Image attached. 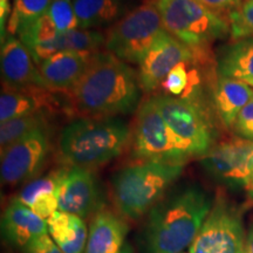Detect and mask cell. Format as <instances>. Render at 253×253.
Masks as SVG:
<instances>
[{
  "label": "cell",
  "mask_w": 253,
  "mask_h": 253,
  "mask_svg": "<svg viewBox=\"0 0 253 253\" xmlns=\"http://www.w3.org/2000/svg\"><path fill=\"white\" fill-rule=\"evenodd\" d=\"M141 90L137 73L128 63L100 50L67 94L68 110L78 118H118L138 108Z\"/></svg>",
  "instance_id": "6da1fadb"
},
{
  "label": "cell",
  "mask_w": 253,
  "mask_h": 253,
  "mask_svg": "<svg viewBox=\"0 0 253 253\" xmlns=\"http://www.w3.org/2000/svg\"><path fill=\"white\" fill-rule=\"evenodd\" d=\"M212 207L210 196L197 185L170 192L150 210L142 231L144 253H182L192 244Z\"/></svg>",
  "instance_id": "7a4b0ae2"
},
{
  "label": "cell",
  "mask_w": 253,
  "mask_h": 253,
  "mask_svg": "<svg viewBox=\"0 0 253 253\" xmlns=\"http://www.w3.org/2000/svg\"><path fill=\"white\" fill-rule=\"evenodd\" d=\"M130 137L128 123L119 118H79L62 129L59 157L71 168L91 169L118 157Z\"/></svg>",
  "instance_id": "3957f363"
},
{
  "label": "cell",
  "mask_w": 253,
  "mask_h": 253,
  "mask_svg": "<svg viewBox=\"0 0 253 253\" xmlns=\"http://www.w3.org/2000/svg\"><path fill=\"white\" fill-rule=\"evenodd\" d=\"M184 164L141 161L120 170L112 179V199L122 217L136 220L149 213L173 182Z\"/></svg>",
  "instance_id": "277c9868"
},
{
  "label": "cell",
  "mask_w": 253,
  "mask_h": 253,
  "mask_svg": "<svg viewBox=\"0 0 253 253\" xmlns=\"http://www.w3.org/2000/svg\"><path fill=\"white\" fill-rule=\"evenodd\" d=\"M168 33L192 50L196 63H211L210 46L231 36L229 18L198 0H156Z\"/></svg>",
  "instance_id": "5b68a950"
},
{
  "label": "cell",
  "mask_w": 253,
  "mask_h": 253,
  "mask_svg": "<svg viewBox=\"0 0 253 253\" xmlns=\"http://www.w3.org/2000/svg\"><path fill=\"white\" fill-rule=\"evenodd\" d=\"M164 32L167 31L156 1H147L108 28L104 47L122 61L140 65L145 53Z\"/></svg>",
  "instance_id": "8992f818"
},
{
  "label": "cell",
  "mask_w": 253,
  "mask_h": 253,
  "mask_svg": "<svg viewBox=\"0 0 253 253\" xmlns=\"http://www.w3.org/2000/svg\"><path fill=\"white\" fill-rule=\"evenodd\" d=\"M151 100L190 156H204L213 147L214 128L201 99L160 94Z\"/></svg>",
  "instance_id": "52a82bcc"
},
{
  "label": "cell",
  "mask_w": 253,
  "mask_h": 253,
  "mask_svg": "<svg viewBox=\"0 0 253 253\" xmlns=\"http://www.w3.org/2000/svg\"><path fill=\"white\" fill-rule=\"evenodd\" d=\"M131 138L132 156L136 160L184 164L191 157L181 138L164 121L151 97L138 107Z\"/></svg>",
  "instance_id": "ba28073f"
},
{
  "label": "cell",
  "mask_w": 253,
  "mask_h": 253,
  "mask_svg": "<svg viewBox=\"0 0 253 253\" xmlns=\"http://www.w3.org/2000/svg\"><path fill=\"white\" fill-rule=\"evenodd\" d=\"M242 214L224 196L218 195L190 253H245Z\"/></svg>",
  "instance_id": "9c48e42d"
},
{
  "label": "cell",
  "mask_w": 253,
  "mask_h": 253,
  "mask_svg": "<svg viewBox=\"0 0 253 253\" xmlns=\"http://www.w3.org/2000/svg\"><path fill=\"white\" fill-rule=\"evenodd\" d=\"M50 150L48 126L38 129L1 150V183L18 185L34 179Z\"/></svg>",
  "instance_id": "30bf717a"
},
{
  "label": "cell",
  "mask_w": 253,
  "mask_h": 253,
  "mask_svg": "<svg viewBox=\"0 0 253 253\" xmlns=\"http://www.w3.org/2000/svg\"><path fill=\"white\" fill-rule=\"evenodd\" d=\"M179 63L195 65L194 53L175 37L164 32L138 65L137 77L141 89L145 93L156 90Z\"/></svg>",
  "instance_id": "8fae6325"
},
{
  "label": "cell",
  "mask_w": 253,
  "mask_h": 253,
  "mask_svg": "<svg viewBox=\"0 0 253 253\" xmlns=\"http://www.w3.org/2000/svg\"><path fill=\"white\" fill-rule=\"evenodd\" d=\"M253 154V141L231 137L213 145L204 156V169L218 181L248 188L251 179L250 158Z\"/></svg>",
  "instance_id": "7c38bea8"
},
{
  "label": "cell",
  "mask_w": 253,
  "mask_h": 253,
  "mask_svg": "<svg viewBox=\"0 0 253 253\" xmlns=\"http://www.w3.org/2000/svg\"><path fill=\"white\" fill-rule=\"evenodd\" d=\"M59 211L75 214L82 219L95 212L99 205V185L90 169L72 167L63 169L58 191Z\"/></svg>",
  "instance_id": "4fadbf2b"
},
{
  "label": "cell",
  "mask_w": 253,
  "mask_h": 253,
  "mask_svg": "<svg viewBox=\"0 0 253 253\" xmlns=\"http://www.w3.org/2000/svg\"><path fill=\"white\" fill-rule=\"evenodd\" d=\"M2 84L12 89L47 88L39 68L23 42L11 34L1 38Z\"/></svg>",
  "instance_id": "5bb4252c"
},
{
  "label": "cell",
  "mask_w": 253,
  "mask_h": 253,
  "mask_svg": "<svg viewBox=\"0 0 253 253\" xmlns=\"http://www.w3.org/2000/svg\"><path fill=\"white\" fill-rule=\"evenodd\" d=\"M91 55L71 52L56 53L40 63L38 68L48 89L69 94L86 73Z\"/></svg>",
  "instance_id": "9a60e30c"
},
{
  "label": "cell",
  "mask_w": 253,
  "mask_h": 253,
  "mask_svg": "<svg viewBox=\"0 0 253 253\" xmlns=\"http://www.w3.org/2000/svg\"><path fill=\"white\" fill-rule=\"evenodd\" d=\"M1 231L8 243L26 249L32 242L48 233V224L18 198H14L2 214Z\"/></svg>",
  "instance_id": "2e32d148"
},
{
  "label": "cell",
  "mask_w": 253,
  "mask_h": 253,
  "mask_svg": "<svg viewBox=\"0 0 253 253\" xmlns=\"http://www.w3.org/2000/svg\"><path fill=\"white\" fill-rule=\"evenodd\" d=\"M58 108V101L48 88H33L19 90L2 86L0 96V121L4 123L9 120L33 114L53 113Z\"/></svg>",
  "instance_id": "e0dca14e"
},
{
  "label": "cell",
  "mask_w": 253,
  "mask_h": 253,
  "mask_svg": "<svg viewBox=\"0 0 253 253\" xmlns=\"http://www.w3.org/2000/svg\"><path fill=\"white\" fill-rule=\"evenodd\" d=\"M106 36L97 30H75L59 33L58 37L48 42L40 43L30 49V53L37 66L52 58L56 53H84L94 54L100 52L101 47L104 46Z\"/></svg>",
  "instance_id": "ac0fdd59"
},
{
  "label": "cell",
  "mask_w": 253,
  "mask_h": 253,
  "mask_svg": "<svg viewBox=\"0 0 253 253\" xmlns=\"http://www.w3.org/2000/svg\"><path fill=\"white\" fill-rule=\"evenodd\" d=\"M128 226L109 210H100L90 223L84 253H121Z\"/></svg>",
  "instance_id": "d6986e66"
},
{
  "label": "cell",
  "mask_w": 253,
  "mask_h": 253,
  "mask_svg": "<svg viewBox=\"0 0 253 253\" xmlns=\"http://www.w3.org/2000/svg\"><path fill=\"white\" fill-rule=\"evenodd\" d=\"M253 97V87L235 79L218 77L212 87V103L218 118L232 129L237 116Z\"/></svg>",
  "instance_id": "ffe728a7"
},
{
  "label": "cell",
  "mask_w": 253,
  "mask_h": 253,
  "mask_svg": "<svg viewBox=\"0 0 253 253\" xmlns=\"http://www.w3.org/2000/svg\"><path fill=\"white\" fill-rule=\"evenodd\" d=\"M62 171L63 169L56 170L46 176L32 179L21 189L17 198L34 213L47 220L59 210L56 191Z\"/></svg>",
  "instance_id": "44dd1931"
},
{
  "label": "cell",
  "mask_w": 253,
  "mask_h": 253,
  "mask_svg": "<svg viewBox=\"0 0 253 253\" xmlns=\"http://www.w3.org/2000/svg\"><path fill=\"white\" fill-rule=\"evenodd\" d=\"M218 77L235 79L253 87V37L233 40L217 56Z\"/></svg>",
  "instance_id": "7402d4cb"
},
{
  "label": "cell",
  "mask_w": 253,
  "mask_h": 253,
  "mask_svg": "<svg viewBox=\"0 0 253 253\" xmlns=\"http://www.w3.org/2000/svg\"><path fill=\"white\" fill-rule=\"evenodd\" d=\"M73 6L82 30L112 27L129 12L126 0H74Z\"/></svg>",
  "instance_id": "603a6c76"
},
{
  "label": "cell",
  "mask_w": 253,
  "mask_h": 253,
  "mask_svg": "<svg viewBox=\"0 0 253 253\" xmlns=\"http://www.w3.org/2000/svg\"><path fill=\"white\" fill-rule=\"evenodd\" d=\"M48 232L65 253H84L88 232L84 220L75 214L56 211L47 219Z\"/></svg>",
  "instance_id": "cb8c5ba5"
},
{
  "label": "cell",
  "mask_w": 253,
  "mask_h": 253,
  "mask_svg": "<svg viewBox=\"0 0 253 253\" xmlns=\"http://www.w3.org/2000/svg\"><path fill=\"white\" fill-rule=\"evenodd\" d=\"M52 0H13V9L7 21V34L18 36L20 31L45 14Z\"/></svg>",
  "instance_id": "d4e9b609"
},
{
  "label": "cell",
  "mask_w": 253,
  "mask_h": 253,
  "mask_svg": "<svg viewBox=\"0 0 253 253\" xmlns=\"http://www.w3.org/2000/svg\"><path fill=\"white\" fill-rule=\"evenodd\" d=\"M47 126L45 113L33 114V115L21 116V118L9 120L0 126V145L1 150L8 148L15 142Z\"/></svg>",
  "instance_id": "484cf974"
},
{
  "label": "cell",
  "mask_w": 253,
  "mask_h": 253,
  "mask_svg": "<svg viewBox=\"0 0 253 253\" xmlns=\"http://www.w3.org/2000/svg\"><path fill=\"white\" fill-rule=\"evenodd\" d=\"M59 33L60 32L56 28L55 24L53 23L52 18L46 12L39 19H37L33 24L19 32L18 38L24 43L25 47L30 50L34 46L53 40L58 37Z\"/></svg>",
  "instance_id": "4316f807"
},
{
  "label": "cell",
  "mask_w": 253,
  "mask_h": 253,
  "mask_svg": "<svg viewBox=\"0 0 253 253\" xmlns=\"http://www.w3.org/2000/svg\"><path fill=\"white\" fill-rule=\"evenodd\" d=\"M227 18L233 40L253 37V0H243L242 5L231 12Z\"/></svg>",
  "instance_id": "83f0119b"
},
{
  "label": "cell",
  "mask_w": 253,
  "mask_h": 253,
  "mask_svg": "<svg viewBox=\"0 0 253 253\" xmlns=\"http://www.w3.org/2000/svg\"><path fill=\"white\" fill-rule=\"evenodd\" d=\"M47 13L52 18L60 33L79 28L78 18L71 0H53Z\"/></svg>",
  "instance_id": "f1b7e54d"
},
{
  "label": "cell",
  "mask_w": 253,
  "mask_h": 253,
  "mask_svg": "<svg viewBox=\"0 0 253 253\" xmlns=\"http://www.w3.org/2000/svg\"><path fill=\"white\" fill-rule=\"evenodd\" d=\"M189 63H179L168 74L163 81L164 90L172 96H182L190 84V69L186 68Z\"/></svg>",
  "instance_id": "f546056e"
},
{
  "label": "cell",
  "mask_w": 253,
  "mask_h": 253,
  "mask_svg": "<svg viewBox=\"0 0 253 253\" xmlns=\"http://www.w3.org/2000/svg\"><path fill=\"white\" fill-rule=\"evenodd\" d=\"M232 130L238 137L253 141V97L237 116Z\"/></svg>",
  "instance_id": "4dcf8cb0"
},
{
  "label": "cell",
  "mask_w": 253,
  "mask_h": 253,
  "mask_svg": "<svg viewBox=\"0 0 253 253\" xmlns=\"http://www.w3.org/2000/svg\"><path fill=\"white\" fill-rule=\"evenodd\" d=\"M25 250L26 253H65L48 235L36 239Z\"/></svg>",
  "instance_id": "1f68e13d"
},
{
  "label": "cell",
  "mask_w": 253,
  "mask_h": 253,
  "mask_svg": "<svg viewBox=\"0 0 253 253\" xmlns=\"http://www.w3.org/2000/svg\"><path fill=\"white\" fill-rule=\"evenodd\" d=\"M198 1L216 13L230 14L242 5L243 0H198Z\"/></svg>",
  "instance_id": "d6a6232c"
},
{
  "label": "cell",
  "mask_w": 253,
  "mask_h": 253,
  "mask_svg": "<svg viewBox=\"0 0 253 253\" xmlns=\"http://www.w3.org/2000/svg\"><path fill=\"white\" fill-rule=\"evenodd\" d=\"M11 17V6L9 0H0V30H1V38L5 36V25L7 19Z\"/></svg>",
  "instance_id": "836d02e7"
},
{
  "label": "cell",
  "mask_w": 253,
  "mask_h": 253,
  "mask_svg": "<svg viewBox=\"0 0 253 253\" xmlns=\"http://www.w3.org/2000/svg\"><path fill=\"white\" fill-rule=\"evenodd\" d=\"M245 253H253V226L250 230L248 239L245 243Z\"/></svg>",
  "instance_id": "e575fe53"
},
{
  "label": "cell",
  "mask_w": 253,
  "mask_h": 253,
  "mask_svg": "<svg viewBox=\"0 0 253 253\" xmlns=\"http://www.w3.org/2000/svg\"><path fill=\"white\" fill-rule=\"evenodd\" d=\"M249 167H250V172H251V179H250V184L248 186V189L250 191H253V154L251 155V158H250Z\"/></svg>",
  "instance_id": "d590c367"
},
{
  "label": "cell",
  "mask_w": 253,
  "mask_h": 253,
  "mask_svg": "<svg viewBox=\"0 0 253 253\" xmlns=\"http://www.w3.org/2000/svg\"><path fill=\"white\" fill-rule=\"evenodd\" d=\"M121 253H132V249H131V246L129 245V244H126L125 246H123V249H122Z\"/></svg>",
  "instance_id": "8d00e7d4"
},
{
  "label": "cell",
  "mask_w": 253,
  "mask_h": 253,
  "mask_svg": "<svg viewBox=\"0 0 253 253\" xmlns=\"http://www.w3.org/2000/svg\"><path fill=\"white\" fill-rule=\"evenodd\" d=\"M251 192H252V195H253V191H251Z\"/></svg>",
  "instance_id": "74e56055"
}]
</instances>
